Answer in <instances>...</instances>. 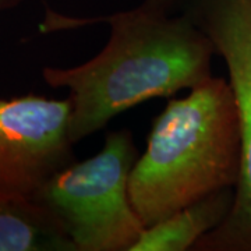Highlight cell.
I'll return each mask as SVG.
<instances>
[{
  "label": "cell",
  "mask_w": 251,
  "mask_h": 251,
  "mask_svg": "<svg viewBox=\"0 0 251 251\" xmlns=\"http://www.w3.org/2000/svg\"><path fill=\"white\" fill-rule=\"evenodd\" d=\"M94 23L110 27L108 44L95 57L75 67L42 69L48 85L70 92L74 143L127 109L191 90L212 77L214 44L186 11L168 14L145 4L98 18L48 11L39 29L48 34Z\"/></svg>",
  "instance_id": "obj_1"
},
{
  "label": "cell",
  "mask_w": 251,
  "mask_h": 251,
  "mask_svg": "<svg viewBox=\"0 0 251 251\" xmlns=\"http://www.w3.org/2000/svg\"><path fill=\"white\" fill-rule=\"evenodd\" d=\"M240 128L229 81L211 77L173 99L153 120L128 177L131 205L151 226L212 193L234 188Z\"/></svg>",
  "instance_id": "obj_2"
},
{
  "label": "cell",
  "mask_w": 251,
  "mask_h": 251,
  "mask_svg": "<svg viewBox=\"0 0 251 251\" xmlns=\"http://www.w3.org/2000/svg\"><path fill=\"white\" fill-rule=\"evenodd\" d=\"M138 156L128 130L112 131L100 152L54 173L34 197L59 219L78 251H131L145 229L128 196Z\"/></svg>",
  "instance_id": "obj_3"
},
{
  "label": "cell",
  "mask_w": 251,
  "mask_h": 251,
  "mask_svg": "<svg viewBox=\"0 0 251 251\" xmlns=\"http://www.w3.org/2000/svg\"><path fill=\"white\" fill-rule=\"evenodd\" d=\"M184 11L224 59L240 128V172L232 208L193 251H251V0H187Z\"/></svg>",
  "instance_id": "obj_4"
},
{
  "label": "cell",
  "mask_w": 251,
  "mask_h": 251,
  "mask_svg": "<svg viewBox=\"0 0 251 251\" xmlns=\"http://www.w3.org/2000/svg\"><path fill=\"white\" fill-rule=\"evenodd\" d=\"M70 99H0V193L35 196L74 159Z\"/></svg>",
  "instance_id": "obj_5"
},
{
  "label": "cell",
  "mask_w": 251,
  "mask_h": 251,
  "mask_svg": "<svg viewBox=\"0 0 251 251\" xmlns=\"http://www.w3.org/2000/svg\"><path fill=\"white\" fill-rule=\"evenodd\" d=\"M0 251H78L34 196L0 193Z\"/></svg>",
  "instance_id": "obj_6"
},
{
  "label": "cell",
  "mask_w": 251,
  "mask_h": 251,
  "mask_svg": "<svg viewBox=\"0 0 251 251\" xmlns=\"http://www.w3.org/2000/svg\"><path fill=\"white\" fill-rule=\"evenodd\" d=\"M234 188H224L147 226L131 251H186L229 214Z\"/></svg>",
  "instance_id": "obj_7"
},
{
  "label": "cell",
  "mask_w": 251,
  "mask_h": 251,
  "mask_svg": "<svg viewBox=\"0 0 251 251\" xmlns=\"http://www.w3.org/2000/svg\"><path fill=\"white\" fill-rule=\"evenodd\" d=\"M187 0H144L143 4L151 7V9L159 10L163 13L172 14L176 9H179L180 6H184Z\"/></svg>",
  "instance_id": "obj_8"
},
{
  "label": "cell",
  "mask_w": 251,
  "mask_h": 251,
  "mask_svg": "<svg viewBox=\"0 0 251 251\" xmlns=\"http://www.w3.org/2000/svg\"><path fill=\"white\" fill-rule=\"evenodd\" d=\"M25 0H0V13L1 11H9L18 7L21 3H24Z\"/></svg>",
  "instance_id": "obj_9"
}]
</instances>
